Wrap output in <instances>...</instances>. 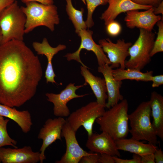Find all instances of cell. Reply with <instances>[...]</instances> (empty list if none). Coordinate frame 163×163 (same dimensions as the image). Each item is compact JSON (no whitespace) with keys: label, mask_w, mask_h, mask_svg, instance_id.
<instances>
[{"label":"cell","mask_w":163,"mask_h":163,"mask_svg":"<svg viewBox=\"0 0 163 163\" xmlns=\"http://www.w3.org/2000/svg\"><path fill=\"white\" fill-rule=\"evenodd\" d=\"M42 75L38 57L23 41L0 44V104L23 105L35 95Z\"/></svg>","instance_id":"obj_1"},{"label":"cell","mask_w":163,"mask_h":163,"mask_svg":"<svg viewBox=\"0 0 163 163\" xmlns=\"http://www.w3.org/2000/svg\"><path fill=\"white\" fill-rule=\"evenodd\" d=\"M129 105L126 99L105 111L96 120L100 130L108 134L115 140L125 138L129 132Z\"/></svg>","instance_id":"obj_2"},{"label":"cell","mask_w":163,"mask_h":163,"mask_svg":"<svg viewBox=\"0 0 163 163\" xmlns=\"http://www.w3.org/2000/svg\"><path fill=\"white\" fill-rule=\"evenodd\" d=\"M21 6L25 14L26 22L25 34H27L39 26H45L53 32L55 25L59 23L57 8L55 5H45L32 2Z\"/></svg>","instance_id":"obj_3"},{"label":"cell","mask_w":163,"mask_h":163,"mask_svg":"<svg viewBox=\"0 0 163 163\" xmlns=\"http://www.w3.org/2000/svg\"><path fill=\"white\" fill-rule=\"evenodd\" d=\"M26 22L25 15L16 0L0 14V28L2 34L1 44L14 40L23 41Z\"/></svg>","instance_id":"obj_4"},{"label":"cell","mask_w":163,"mask_h":163,"mask_svg":"<svg viewBox=\"0 0 163 163\" xmlns=\"http://www.w3.org/2000/svg\"><path fill=\"white\" fill-rule=\"evenodd\" d=\"M151 110L149 101H143L131 114L128 118L132 138L145 140L154 145L158 143L157 136L151 120Z\"/></svg>","instance_id":"obj_5"},{"label":"cell","mask_w":163,"mask_h":163,"mask_svg":"<svg viewBox=\"0 0 163 163\" xmlns=\"http://www.w3.org/2000/svg\"><path fill=\"white\" fill-rule=\"evenodd\" d=\"M138 38L129 49V58L126 61L125 68L141 71L151 61L150 53L152 49L155 34L142 29H139Z\"/></svg>","instance_id":"obj_6"},{"label":"cell","mask_w":163,"mask_h":163,"mask_svg":"<svg viewBox=\"0 0 163 163\" xmlns=\"http://www.w3.org/2000/svg\"><path fill=\"white\" fill-rule=\"evenodd\" d=\"M104 108L96 101L91 102L70 113L66 120L76 132L83 126L89 136L93 133V126L96 119L105 111Z\"/></svg>","instance_id":"obj_7"},{"label":"cell","mask_w":163,"mask_h":163,"mask_svg":"<svg viewBox=\"0 0 163 163\" xmlns=\"http://www.w3.org/2000/svg\"><path fill=\"white\" fill-rule=\"evenodd\" d=\"M98 42L104 53L107 54L112 69L119 67L125 68L126 59L129 56V49L132 43L126 42L123 39H118L113 43L109 38L101 39Z\"/></svg>","instance_id":"obj_8"},{"label":"cell","mask_w":163,"mask_h":163,"mask_svg":"<svg viewBox=\"0 0 163 163\" xmlns=\"http://www.w3.org/2000/svg\"><path fill=\"white\" fill-rule=\"evenodd\" d=\"M92 31L87 29H82L77 34L81 39V43L78 49L75 52L68 53L65 56L67 60H75L80 63L82 66H85L81 60L80 54L82 49L92 51L95 55L99 66L106 64L110 65L111 63L107 56L103 50L101 46L97 44L94 41Z\"/></svg>","instance_id":"obj_9"},{"label":"cell","mask_w":163,"mask_h":163,"mask_svg":"<svg viewBox=\"0 0 163 163\" xmlns=\"http://www.w3.org/2000/svg\"><path fill=\"white\" fill-rule=\"evenodd\" d=\"M87 85L85 82L82 85L75 86L74 83H70L58 94L46 93L47 100L53 104L54 115L60 117H68L70 111L67 105V103L74 98L83 97L88 95V94H85L78 95L75 93L77 90Z\"/></svg>","instance_id":"obj_10"},{"label":"cell","mask_w":163,"mask_h":163,"mask_svg":"<svg viewBox=\"0 0 163 163\" xmlns=\"http://www.w3.org/2000/svg\"><path fill=\"white\" fill-rule=\"evenodd\" d=\"M66 121L62 117L49 118L40 129L37 138L43 140L40 150V163L46 159L45 152L46 149L57 140H62V131Z\"/></svg>","instance_id":"obj_11"},{"label":"cell","mask_w":163,"mask_h":163,"mask_svg":"<svg viewBox=\"0 0 163 163\" xmlns=\"http://www.w3.org/2000/svg\"><path fill=\"white\" fill-rule=\"evenodd\" d=\"M76 132L66 122L62 128L61 135L65 139L66 150L65 153L56 163H78L84 156L91 154L84 150L80 146L76 137Z\"/></svg>","instance_id":"obj_12"},{"label":"cell","mask_w":163,"mask_h":163,"mask_svg":"<svg viewBox=\"0 0 163 163\" xmlns=\"http://www.w3.org/2000/svg\"><path fill=\"white\" fill-rule=\"evenodd\" d=\"M153 10L152 7L144 11L133 10L126 12L124 19L126 26L130 29L136 27L152 31L157 23L163 19V17L155 14Z\"/></svg>","instance_id":"obj_13"},{"label":"cell","mask_w":163,"mask_h":163,"mask_svg":"<svg viewBox=\"0 0 163 163\" xmlns=\"http://www.w3.org/2000/svg\"><path fill=\"white\" fill-rule=\"evenodd\" d=\"M3 163H36L40 161V152L33 151L30 146L19 149L0 148Z\"/></svg>","instance_id":"obj_14"},{"label":"cell","mask_w":163,"mask_h":163,"mask_svg":"<svg viewBox=\"0 0 163 163\" xmlns=\"http://www.w3.org/2000/svg\"><path fill=\"white\" fill-rule=\"evenodd\" d=\"M86 146L91 152L105 153L117 157L120 156L115 141L105 132H102L100 134L93 133L88 136Z\"/></svg>","instance_id":"obj_15"},{"label":"cell","mask_w":163,"mask_h":163,"mask_svg":"<svg viewBox=\"0 0 163 163\" xmlns=\"http://www.w3.org/2000/svg\"><path fill=\"white\" fill-rule=\"evenodd\" d=\"M112 69L110 66L107 64L98 67V72L103 74L105 80L108 96L105 107L109 109L123 99L120 91L123 82L115 79L112 74Z\"/></svg>","instance_id":"obj_16"},{"label":"cell","mask_w":163,"mask_h":163,"mask_svg":"<svg viewBox=\"0 0 163 163\" xmlns=\"http://www.w3.org/2000/svg\"><path fill=\"white\" fill-rule=\"evenodd\" d=\"M109 6L102 14L100 18L105 25L115 19L120 14L133 10L149 9L152 7L150 6L137 4L131 0H108Z\"/></svg>","instance_id":"obj_17"},{"label":"cell","mask_w":163,"mask_h":163,"mask_svg":"<svg viewBox=\"0 0 163 163\" xmlns=\"http://www.w3.org/2000/svg\"><path fill=\"white\" fill-rule=\"evenodd\" d=\"M32 46L35 51L39 55H44L47 59V65L45 72V78L47 83L51 82L56 83L54 78L56 76L53 71L52 64V59L56 54L59 51L65 49L66 46L60 44L56 47H52L49 44L46 38L44 37L42 42H34Z\"/></svg>","instance_id":"obj_18"},{"label":"cell","mask_w":163,"mask_h":163,"mask_svg":"<svg viewBox=\"0 0 163 163\" xmlns=\"http://www.w3.org/2000/svg\"><path fill=\"white\" fill-rule=\"evenodd\" d=\"M80 68L81 73L85 79V82L90 86L97 99L96 101L105 107L108 96L104 79L94 75L86 66H82Z\"/></svg>","instance_id":"obj_19"},{"label":"cell","mask_w":163,"mask_h":163,"mask_svg":"<svg viewBox=\"0 0 163 163\" xmlns=\"http://www.w3.org/2000/svg\"><path fill=\"white\" fill-rule=\"evenodd\" d=\"M0 116L13 120L24 133H28L31 129L33 123L31 114L27 110L19 111L14 107L0 104Z\"/></svg>","instance_id":"obj_20"},{"label":"cell","mask_w":163,"mask_h":163,"mask_svg":"<svg viewBox=\"0 0 163 163\" xmlns=\"http://www.w3.org/2000/svg\"><path fill=\"white\" fill-rule=\"evenodd\" d=\"M150 102L152 123L157 136L163 140V97L155 91L151 94Z\"/></svg>","instance_id":"obj_21"},{"label":"cell","mask_w":163,"mask_h":163,"mask_svg":"<svg viewBox=\"0 0 163 163\" xmlns=\"http://www.w3.org/2000/svg\"><path fill=\"white\" fill-rule=\"evenodd\" d=\"M117 148L142 156L154 153L158 149L156 145L150 143L145 144L139 140L130 139L122 138L115 141Z\"/></svg>","instance_id":"obj_22"},{"label":"cell","mask_w":163,"mask_h":163,"mask_svg":"<svg viewBox=\"0 0 163 163\" xmlns=\"http://www.w3.org/2000/svg\"><path fill=\"white\" fill-rule=\"evenodd\" d=\"M153 73L152 71L143 72L136 69L127 68L125 69L120 68L113 69L112 72L113 76L117 81H122L128 79L145 82L151 81Z\"/></svg>","instance_id":"obj_23"},{"label":"cell","mask_w":163,"mask_h":163,"mask_svg":"<svg viewBox=\"0 0 163 163\" xmlns=\"http://www.w3.org/2000/svg\"><path fill=\"white\" fill-rule=\"evenodd\" d=\"M66 1V11L69 19L73 24L75 32L77 34L81 30L87 29L85 21L83 19L84 9L82 8L81 10H77L73 7L72 0Z\"/></svg>","instance_id":"obj_24"},{"label":"cell","mask_w":163,"mask_h":163,"mask_svg":"<svg viewBox=\"0 0 163 163\" xmlns=\"http://www.w3.org/2000/svg\"><path fill=\"white\" fill-rule=\"evenodd\" d=\"M9 120V119H5L0 116V148L10 145L17 148V142L11 138L7 132V125Z\"/></svg>","instance_id":"obj_25"},{"label":"cell","mask_w":163,"mask_h":163,"mask_svg":"<svg viewBox=\"0 0 163 163\" xmlns=\"http://www.w3.org/2000/svg\"><path fill=\"white\" fill-rule=\"evenodd\" d=\"M85 3L84 0H82ZM108 0H86L88 10L87 17L85 21L87 28L91 27L94 25L92 14L96 8L100 5H104L108 3Z\"/></svg>","instance_id":"obj_26"},{"label":"cell","mask_w":163,"mask_h":163,"mask_svg":"<svg viewBox=\"0 0 163 163\" xmlns=\"http://www.w3.org/2000/svg\"><path fill=\"white\" fill-rule=\"evenodd\" d=\"M156 24L158 27V31L150 53L151 57L158 53L163 51V20L159 21Z\"/></svg>","instance_id":"obj_27"},{"label":"cell","mask_w":163,"mask_h":163,"mask_svg":"<svg viewBox=\"0 0 163 163\" xmlns=\"http://www.w3.org/2000/svg\"><path fill=\"white\" fill-rule=\"evenodd\" d=\"M106 26V31L110 36L115 37L121 32L122 27L120 23L115 20L109 23Z\"/></svg>","instance_id":"obj_28"},{"label":"cell","mask_w":163,"mask_h":163,"mask_svg":"<svg viewBox=\"0 0 163 163\" xmlns=\"http://www.w3.org/2000/svg\"><path fill=\"white\" fill-rule=\"evenodd\" d=\"M113 158L115 163H141V156L135 154L132 158L129 159H123L115 156H113Z\"/></svg>","instance_id":"obj_29"},{"label":"cell","mask_w":163,"mask_h":163,"mask_svg":"<svg viewBox=\"0 0 163 163\" xmlns=\"http://www.w3.org/2000/svg\"><path fill=\"white\" fill-rule=\"evenodd\" d=\"M99 154L92 152L90 155L83 157L80 160L81 163H98Z\"/></svg>","instance_id":"obj_30"},{"label":"cell","mask_w":163,"mask_h":163,"mask_svg":"<svg viewBox=\"0 0 163 163\" xmlns=\"http://www.w3.org/2000/svg\"><path fill=\"white\" fill-rule=\"evenodd\" d=\"M134 2L141 5L150 6L153 8L157 6L163 0H131Z\"/></svg>","instance_id":"obj_31"},{"label":"cell","mask_w":163,"mask_h":163,"mask_svg":"<svg viewBox=\"0 0 163 163\" xmlns=\"http://www.w3.org/2000/svg\"><path fill=\"white\" fill-rule=\"evenodd\" d=\"M98 163H115L113 156L105 153L99 154Z\"/></svg>","instance_id":"obj_32"},{"label":"cell","mask_w":163,"mask_h":163,"mask_svg":"<svg viewBox=\"0 0 163 163\" xmlns=\"http://www.w3.org/2000/svg\"><path fill=\"white\" fill-rule=\"evenodd\" d=\"M151 81L152 82V87H158L163 84V75H160L153 76L151 78Z\"/></svg>","instance_id":"obj_33"},{"label":"cell","mask_w":163,"mask_h":163,"mask_svg":"<svg viewBox=\"0 0 163 163\" xmlns=\"http://www.w3.org/2000/svg\"><path fill=\"white\" fill-rule=\"evenodd\" d=\"M141 156V163H155L153 153L148 154Z\"/></svg>","instance_id":"obj_34"},{"label":"cell","mask_w":163,"mask_h":163,"mask_svg":"<svg viewBox=\"0 0 163 163\" xmlns=\"http://www.w3.org/2000/svg\"><path fill=\"white\" fill-rule=\"evenodd\" d=\"M153 154L155 163H163V152L161 149H157Z\"/></svg>","instance_id":"obj_35"},{"label":"cell","mask_w":163,"mask_h":163,"mask_svg":"<svg viewBox=\"0 0 163 163\" xmlns=\"http://www.w3.org/2000/svg\"><path fill=\"white\" fill-rule=\"evenodd\" d=\"M15 0H0V14L6 7L13 3Z\"/></svg>","instance_id":"obj_36"},{"label":"cell","mask_w":163,"mask_h":163,"mask_svg":"<svg viewBox=\"0 0 163 163\" xmlns=\"http://www.w3.org/2000/svg\"><path fill=\"white\" fill-rule=\"evenodd\" d=\"M54 0H21V1L26 4L27 3L35 2L45 5L53 4Z\"/></svg>","instance_id":"obj_37"},{"label":"cell","mask_w":163,"mask_h":163,"mask_svg":"<svg viewBox=\"0 0 163 163\" xmlns=\"http://www.w3.org/2000/svg\"><path fill=\"white\" fill-rule=\"evenodd\" d=\"M153 12L156 15L161 14L163 15V1H162L157 6L153 8Z\"/></svg>","instance_id":"obj_38"},{"label":"cell","mask_w":163,"mask_h":163,"mask_svg":"<svg viewBox=\"0 0 163 163\" xmlns=\"http://www.w3.org/2000/svg\"><path fill=\"white\" fill-rule=\"evenodd\" d=\"M2 40V34L1 30L0 28V44L1 43Z\"/></svg>","instance_id":"obj_39"},{"label":"cell","mask_w":163,"mask_h":163,"mask_svg":"<svg viewBox=\"0 0 163 163\" xmlns=\"http://www.w3.org/2000/svg\"><path fill=\"white\" fill-rule=\"evenodd\" d=\"M1 158H0V163H1Z\"/></svg>","instance_id":"obj_40"}]
</instances>
